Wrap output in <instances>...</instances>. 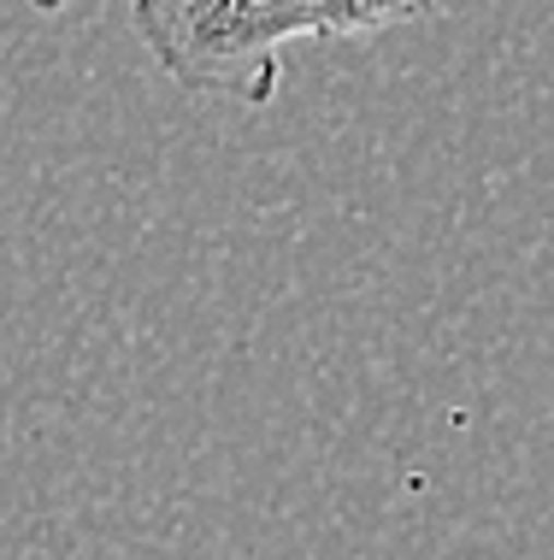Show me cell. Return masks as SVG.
Here are the masks:
<instances>
[{
    "instance_id": "6da1fadb",
    "label": "cell",
    "mask_w": 554,
    "mask_h": 560,
    "mask_svg": "<svg viewBox=\"0 0 554 560\" xmlns=\"http://www.w3.org/2000/svg\"><path fill=\"white\" fill-rule=\"evenodd\" d=\"M443 0H130V24L184 95L266 107L283 54L437 19Z\"/></svg>"
}]
</instances>
